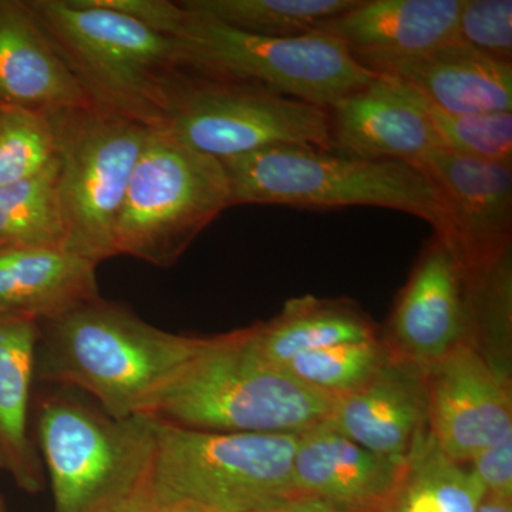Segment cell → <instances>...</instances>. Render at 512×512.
Masks as SVG:
<instances>
[{"instance_id":"1","label":"cell","mask_w":512,"mask_h":512,"mask_svg":"<svg viewBox=\"0 0 512 512\" xmlns=\"http://www.w3.org/2000/svg\"><path fill=\"white\" fill-rule=\"evenodd\" d=\"M39 329L35 379L89 393L114 419L143 416L211 340L165 332L100 296Z\"/></svg>"},{"instance_id":"2","label":"cell","mask_w":512,"mask_h":512,"mask_svg":"<svg viewBox=\"0 0 512 512\" xmlns=\"http://www.w3.org/2000/svg\"><path fill=\"white\" fill-rule=\"evenodd\" d=\"M335 402L269 362L248 328L211 336L143 416L211 433L302 434L326 423Z\"/></svg>"},{"instance_id":"3","label":"cell","mask_w":512,"mask_h":512,"mask_svg":"<svg viewBox=\"0 0 512 512\" xmlns=\"http://www.w3.org/2000/svg\"><path fill=\"white\" fill-rule=\"evenodd\" d=\"M231 205L299 208L380 207L407 212L450 235V217L436 185L416 165L365 160L308 146H275L221 161Z\"/></svg>"},{"instance_id":"4","label":"cell","mask_w":512,"mask_h":512,"mask_svg":"<svg viewBox=\"0 0 512 512\" xmlns=\"http://www.w3.org/2000/svg\"><path fill=\"white\" fill-rule=\"evenodd\" d=\"M90 101L151 130L163 127L180 46L97 0H26Z\"/></svg>"},{"instance_id":"5","label":"cell","mask_w":512,"mask_h":512,"mask_svg":"<svg viewBox=\"0 0 512 512\" xmlns=\"http://www.w3.org/2000/svg\"><path fill=\"white\" fill-rule=\"evenodd\" d=\"M55 512H110L153 490L157 420L114 419L69 394L40 404L37 441Z\"/></svg>"},{"instance_id":"6","label":"cell","mask_w":512,"mask_h":512,"mask_svg":"<svg viewBox=\"0 0 512 512\" xmlns=\"http://www.w3.org/2000/svg\"><path fill=\"white\" fill-rule=\"evenodd\" d=\"M184 9L187 16L174 39L180 46L181 67L188 72L255 84L323 109L377 76L328 33L252 35Z\"/></svg>"},{"instance_id":"7","label":"cell","mask_w":512,"mask_h":512,"mask_svg":"<svg viewBox=\"0 0 512 512\" xmlns=\"http://www.w3.org/2000/svg\"><path fill=\"white\" fill-rule=\"evenodd\" d=\"M153 494L217 512H255L299 498L293 457L299 434L211 433L157 420Z\"/></svg>"},{"instance_id":"8","label":"cell","mask_w":512,"mask_h":512,"mask_svg":"<svg viewBox=\"0 0 512 512\" xmlns=\"http://www.w3.org/2000/svg\"><path fill=\"white\" fill-rule=\"evenodd\" d=\"M229 207L220 160L150 130L121 205L114 252L168 268Z\"/></svg>"},{"instance_id":"9","label":"cell","mask_w":512,"mask_h":512,"mask_svg":"<svg viewBox=\"0 0 512 512\" xmlns=\"http://www.w3.org/2000/svg\"><path fill=\"white\" fill-rule=\"evenodd\" d=\"M59 161L64 249L99 265L114 258L124 195L151 128L96 104L49 117Z\"/></svg>"},{"instance_id":"10","label":"cell","mask_w":512,"mask_h":512,"mask_svg":"<svg viewBox=\"0 0 512 512\" xmlns=\"http://www.w3.org/2000/svg\"><path fill=\"white\" fill-rule=\"evenodd\" d=\"M158 130L220 161L275 146L330 150L329 114L323 107L188 70L171 83Z\"/></svg>"},{"instance_id":"11","label":"cell","mask_w":512,"mask_h":512,"mask_svg":"<svg viewBox=\"0 0 512 512\" xmlns=\"http://www.w3.org/2000/svg\"><path fill=\"white\" fill-rule=\"evenodd\" d=\"M429 431L444 454L470 463L512 437L507 386L473 343L461 342L427 366Z\"/></svg>"},{"instance_id":"12","label":"cell","mask_w":512,"mask_h":512,"mask_svg":"<svg viewBox=\"0 0 512 512\" xmlns=\"http://www.w3.org/2000/svg\"><path fill=\"white\" fill-rule=\"evenodd\" d=\"M416 167L443 197L450 217L448 239L467 271L491 264L510 251L512 165L439 147Z\"/></svg>"},{"instance_id":"13","label":"cell","mask_w":512,"mask_h":512,"mask_svg":"<svg viewBox=\"0 0 512 512\" xmlns=\"http://www.w3.org/2000/svg\"><path fill=\"white\" fill-rule=\"evenodd\" d=\"M326 110L330 151L335 153L416 165L441 147L424 97L390 74H377Z\"/></svg>"},{"instance_id":"14","label":"cell","mask_w":512,"mask_h":512,"mask_svg":"<svg viewBox=\"0 0 512 512\" xmlns=\"http://www.w3.org/2000/svg\"><path fill=\"white\" fill-rule=\"evenodd\" d=\"M468 330L466 268L450 239L434 234L394 306L389 348L430 366L466 342Z\"/></svg>"},{"instance_id":"15","label":"cell","mask_w":512,"mask_h":512,"mask_svg":"<svg viewBox=\"0 0 512 512\" xmlns=\"http://www.w3.org/2000/svg\"><path fill=\"white\" fill-rule=\"evenodd\" d=\"M326 424L373 453L409 458L429 430L427 366L392 350L365 384L336 397Z\"/></svg>"},{"instance_id":"16","label":"cell","mask_w":512,"mask_h":512,"mask_svg":"<svg viewBox=\"0 0 512 512\" xmlns=\"http://www.w3.org/2000/svg\"><path fill=\"white\" fill-rule=\"evenodd\" d=\"M463 0H359L319 29L336 37L357 63L387 74L458 39Z\"/></svg>"},{"instance_id":"17","label":"cell","mask_w":512,"mask_h":512,"mask_svg":"<svg viewBox=\"0 0 512 512\" xmlns=\"http://www.w3.org/2000/svg\"><path fill=\"white\" fill-rule=\"evenodd\" d=\"M409 458L373 453L323 423L299 434L293 457L298 497L342 508L384 512L402 487Z\"/></svg>"},{"instance_id":"18","label":"cell","mask_w":512,"mask_h":512,"mask_svg":"<svg viewBox=\"0 0 512 512\" xmlns=\"http://www.w3.org/2000/svg\"><path fill=\"white\" fill-rule=\"evenodd\" d=\"M0 103L46 117L93 104L26 0H0Z\"/></svg>"},{"instance_id":"19","label":"cell","mask_w":512,"mask_h":512,"mask_svg":"<svg viewBox=\"0 0 512 512\" xmlns=\"http://www.w3.org/2000/svg\"><path fill=\"white\" fill-rule=\"evenodd\" d=\"M387 74L409 83L447 113H512V63L485 55L460 39Z\"/></svg>"},{"instance_id":"20","label":"cell","mask_w":512,"mask_h":512,"mask_svg":"<svg viewBox=\"0 0 512 512\" xmlns=\"http://www.w3.org/2000/svg\"><path fill=\"white\" fill-rule=\"evenodd\" d=\"M97 265L66 249L0 251V315L42 323L99 298Z\"/></svg>"},{"instance_id":"21","label":"cell","mask_w":512,"mask_h":512,"mask_svg":"<svg viewBox=\"0 0 512 512\" xmlns=\"http://www.w3.org/2000/svg\"><path fill=\"white\" fill-rule=\"evenodd\" d=\"M39 333L36 320L0 315V470L30 494L45 485L28 424Z\"/></svg>"},{"instance_id":"22","label":"cell","mask_w":512,"mask_h":512,"mask_svg":"<svg viewBox=\"0 0 512 512\" xmlns=\"http://www.w3.org/2000/svg\"><path fill=\"white\" fill-rule=\"evenodd\" d=\"M251 336L262 356L278 366L302 353L377 339L353 303L313 296L292 299L274 319L251 326Z\"/></svg>"},{"instance_id":"23","label":"cell","mask_w":512,"mask_h":512,"mask_svg":"<svg viewBox=\"0 0 512 512\" xmlns=\"http://www.w3.org/2000/svg\"><path fill=\"white\" fill-rule=\"evenodd\" d=\"M59 161L42 173L0 188V251L3 249H64L60 207Z\"/></svg>"},{"instance_id":"24","label":"cell","mask_w":512,"mask_h":512,"mask_svg":"<svg viewBox=\"0 0 512 512\" xmlns=\"http://www.w3.org/2000/svg\"><path fill=\"white\" fill-rule=\"evenodd\" d=\"M184 8L229 28L268 37L319 32L329 20L355 8L359 0H187Z\"/></svg>"},{"instance_id":"25","label":"cell","mask_w":512,"mask_h":512,"mask_svg":"<svg viewBox=\"0 0 512 512\" xmlns=\"http://www.w3.org/2000/svg\"><path fill=\"white\" fill-rule=\"evenodd\" d=\"M390 353L389 345L373 339L302 353L282 367L306 386L340 397L365 384Z\"/></svg>"},{"instance_id":"26","label":"cell","mask_w":512,"mask_h":512,"mask_svg":"<svg viewBox=\"0 0 512 512\" xmlns=\"http://www.w3.org/2000/svg\"><path fill=\"white\" fill-rule=\"evenodd\" d=\"M56 160V138L49 117L0 103V188L42 173Z\"/></svg>"},{"instance_id":"27","label":"cell","mask_w":512,"mask_h":512,"mask_svg":"<svg viewBox=\"0 0 512 512\" xmlns=\"http://www.w3.org/2000/svg\"><path fill=\"white\" fill-rule=\"evenodd\" d=\"M426 109L441 147L460 156L512 165V113L453 114L427 100Z\"/></svg>"},{"instance_id":"28","label":"cell","mask_w":512,"mask_h":512,"mask_svg":"<svg viewBox=\"0 0 512 512\" xmlns=\"http://www.w3.org/2000/svg\"><path fill=\"white\" fill-rule=\"evenodd\" d=\"M410 464L429 484L441 512H477L487 488L473 468L448 458L427 430L409 456Z\"/></svg>"},{"instance_id":"29","label":"cell","mask_w":512,"mask_h":512,"mask_svg":"<svg viewBox=\"0 0 512 512\" xmlns=\"http://www.w3.org/2000/svg\"><path fill=\"white\" fill-rule=\"evenodd\" d=\"M458 39L494 59L511 62V0H463Z\"/></svg>"},{"instance_id":"30","label":"cell","mask_w":512,"mask_h":512,"mask_svg":"<svg viewBox=\"0 0 512 512\" xmlns=\"http://www.w3.org/2000/svg\"><path fill=\"white\" fill-rule=\"evenodd\" d=\"M104 8L136 20L158 35L174 37L183 26L187 10L168 0H97Z\"/></svg>"},{"instance_id":"31","label":"cell","mask_w":512,"mask_h":512,"mask_svg":"<svg viewBox=\"0 0 512 512\" xmlns=\"http://www.w3.org/2000/svg\"><path fill=\"white\" fill-rule=\"evenodd\" d=\"M487 494L510 500L512 495V437L481 451L470 461Z\"/></svg>"},{"instance_id":"32","label":"cell","mask_w":512,"mask_h":512,"mask_svg":"<svg viewBox=\"0 0 512 512\" xmlns=\"http://www.w3.org/2000/svg\"><path fill=\"white\" fill-rule=\"evenodd\" d=\"M384 512H441V508L429 484L409 463L406 478L399 493Z\"/></svg>"},{"instance_id":"33","label":"cell","mask_w":512,"mask_h":512,"mask_svg":"<svg viewBox=\"0 0 512 512\" xmlns=\"http://www.w3.org/2000/svg\"><path fill=\"white\" fill-rule=\"evenodd\" d=\"M342 508L326 503V501L316 500V498L299 497L286 501L284 504L274 505L265 510L255 512H338Z\"/></svg>"},{"instance_id":"34","label":"cell","mask_w":512,"mask_h":512,"mask_svg":"<svg viewBox=\"0 0 512 512\" xmlns=\"http://www.w3.org/2000/svg\"><path fill=\"white\" fill-rule=\"evenodd\" d=\"M110 512H170L167 505L160 503L153 490L148 491L146 494L138 495L128 503L120 505L119 508Z\"/></svg>"},{"instance_id":"35","label":"cell","mask_w":512,"mask_h":512,"mask_svg":"<svg viewBox=\"0 0 512 512\" xmlns=\"http://www.w3.org/2000/svg\"><path fill=\"white\" fill-rule=\"evenodd\" d=\"M477 512H511V501L487 494Z\"/></svg>"},{"instance_id":"36","label":"cell","mask_w":512,"mask_h":512,"mask_svg":"<svg viewBox=\"0 0 512 512\" xmlns=\"http://www.w3.org/2000/svg\"><path fill=\"white\" fill-rule=\"evenodd\" d=\"M167 505L170 512H217L210 508L202 507V505L188 503V501H177V503L164 504Z\"/></svg>"},{"instance_id":"37","label":"cell","mask_w":512,"mask_h":512,"mask_svg":"<svg viewBox=\"0 0 512 512\" xmlns=\"http://www.w3.org/2000/svg\"><path fill=\"white\" fill-rule=\"evenodd\" d=\"M0 512H6L5 503H3L2 497H0Z\"/></svg>"},{"instance_id":"38","label":"cell","mask_w":512,"mask_h":512,"mask_svg":"<svg viewBox=\"0 0 512 512\" xmlns=\"http://www.w3.org/2000/svg\"><path fill=\"white\" fill-rule=\"evenodd\" d=\"M338 512H363V511L339 510Z\"/></svg>"}]
</instances>
